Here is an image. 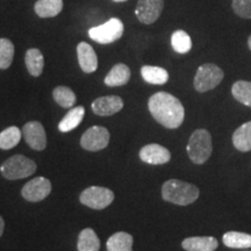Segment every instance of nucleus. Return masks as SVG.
<instances>
[{
	"mask_svg": "<svg viewBox=\"0 0 251 251\" xmlns=\"http://www.w3.org/2000/svg\"><path fill=\"white\" fill-rule=\"evenodd\" d=\"M25 62H26L28 72L31 76L39 77L42 74L43 68H45V58H43L42 52L39 49H28L26 56H25Z\"/></svg>",
	"mask_w": 251,
	"mask_h": 251,
	"instance_id": "aec40b11",
	"label": "nucleus"
},
{
	"mask_svg": "<svg viewBox=\"0 0 251 251\" xmlns=\"http://www.w3.org/2000/svg\"><path fill=\"white\" fill-rule=\"evenodd\" d=\"M247 251H248V250H247Z\"/></svg>",
	"mask_w": 251,
	"mask_h": 251,
	"instance_id": "72a5a7b5",
	"label": "nucleus"
},
{
	"mask_svg": "<svg viewBox=\"0 0 251 251\" xmlns=\"http://www.w3.org/2000/svg\"><path fill=\"white\" fill-rule=\"evenodd\" d=\"M107 251H133V236L125 231L113 234L107 241Z\"/></svg>",
	"mask_w": 251,
	"mask_h": 251,
	"instance_id": "4be33fe9",
	"label": "nucleus"
},
{
	"mask_svg": "<svg viewBox=\"0 0 251 251\" xmlns=\"http://www.w3.org/2000/svg\"><path fill=\"white\" fill-rule=\"evenodd\" d=\"M148 108L153 119L168 129L180 127L185 109L179 99L168 92H157L150 97Z\"/></svg>",
	"mask_w": 251,
	"mask_h": 251,
	"instance_id": "f257e3e1",
	"label": "nucleus"
},
{
	"mask_svg": "<svg viewBox=\"0 0 251 251\" xmlns=\"http://www.w3.org/2000/svg\"><path fill=\"white\" fill-rule=\"evenodd\" d=\"M80 202L90 208L103 209L114 200V193L109 188L101 186H91L80 194Z\"/></svg>",
	"mask_w": 251,
	"mask_h": 251,
	"instance_id": "0eeeda50",
	"label": "nucleus"
},
{
	"mask_svg": "<svg viewBox=\"0 0 251 251\" xmlns=\"http://www.w3.org/2000/svg\"><path fill=\"white\" fill-rule=\"evenodd\" d=\"M231 94L238 102L251 107V81L237 80L231 86Z\"/></svg>",
	"mask_w": 251,
	"mask_h": 251,
	"instance_id": "a878e982",
	"label": "nucleus"
},
{
	"mask_svg": "<svg viewBox=\"0 0 251 251\" xmlns=\"http://www.w3.org/2000/svg\"><path fill=\"white\" fill-rule=\"evenodd\" d=\"M141 76L147 83L152 85H164L169 80V74L165 69L159 67L144 65L141 69Z\"/></svg>",
	"mask_w": 251,
	"mask_h": 251,
	"instance_id": "a211bd4d",
	"label": "nucleus"
},
{
	"mask_svg": "<svg viewBox=\"0 0 251 251\" xmlns=\"http://www.w3.org/2000/svg\"><path fill=\"white\" fill-rule=\"evenodd\" d=\"M164 8V0H139L135 14L141 23L151 25L161 17Z\"/></svg>",
	"mask_w": 251,
	"mask_h": 251,
	"instance_id": "9d476101",
	"label": "nucleus"
},
{
	"mask_svg": "<svg viewBox=\"0 0 251 251\" xmlns=\"http://www.w3.org/2000/svg\"><path fill=\"white\" fill-rule=\"evenodd\" d=\"M109 133L105 127L93 126L83 134L80 139V146L89 151H99L105 149L109 142Z\"/></svg>",
	"mask_w": 251,
	"mask_h": 251,
	"instance_id": "6e6552de",
	"label": "nucleus"
},
{
	"mask_svg": "<svg viewBox=\"0 0 251 251\" xmlns=\"http://www.w3.org/2000/svg\"><path fill=\"white\" fill-rule=\"evenodd\" d=\"M124 107V100L118 96H106L92 102V111L100 117H109L120 112Z\"/></svg>",
	"mask_w": 251,
	"mask_h": 251,
	"instance_id": "ddd939ff",
	"label": "nucleus"
},
{
	"mask_svg": "<svg viewBox=\"0 0 251 251\" xmlns=\"http://www.w3.org/2000/svg\"><path fill=\"white\" fill-rule=\"evenodd\" d=\"M130 79V70L126 64L119 63L112 68L105 77V84L107 86H122Z\"/></svg>",
	"mask_w": 251,
	"mask_h": 251,
	"instance_id": "f3484780",
	"label": "nucleus"
},
{
	"mask_svg": "<svg viewBox=\"0 0 251 251\" xmlns=\"http://www.w3.org/2000/svg\"><path fill=\"white\" fill-rule=\"evenodd\" d=\"M233 144L238 151H251V121L241 125L234 131Z\"/></svg>",
	"mask_w": 251,
	"mask_h": 251,
	"instance_id": "dca6fc26",
	"label": "nucleus"
},
{
	"mask_svg": "<svg viewBox=\"0 0 251 251\" xmlns=\"http://www.w3.org/2000/svg\"><path fill=\"white\" fill-rule=\"evenodd\" d=\"M187 155L194 164H203L212 155V135L206 129L194 130L188 140Z\"/></svg>",
	"mask_w": 251,
	"mask_h": 251,
	"instance_id": "7ed1b4c3",
	"label": "nucleus"
},
{
	"mask_svg": "<svg viewBox=\"0 0 251 251\" xmlns=\"http://www.w3.org/2000/svg\"><path fill=\"white\" fill-rule=\"evenodd\" d=\"M84 114H85V109L81 106H77V107L70 109L58 124V129L62 133H68V131L74 130L83 121Z\"/></svg>",
	"mask_w": 251,
	"mask_h": 251,
	"instance_id": "6ab92c4d",
	"label": "nucleus"
},
{
	"mask_svg": "<svg viewBox=\"0 0 251 251\" xmlns=\"http://www.w3.org/2000/svg\"><path fill=\"white\" fill-rule=\"evenodd\" d=\"M124 30L125 26L120 19L112 18L107 23L90 28L89 35L91 39L100 45H108V43H113L120 39L124 34Z\"/></svg>",
	"mask_w": 251,
	"mask_h": 251,
	"instance_id": "423d86ee",
	"label": "nucleus"
},
{
	"mask_svg": "<svg viewBox=\"0 0 251 251\" xmlns=\"http://www.w3.org/2000/svg\"><path fill=\"white\" fill-rule=\"evenodd\" d=\"M21 136H23V131L18 127L12 126V127L6 128L0 133V149L9 150L17 147L20 142Z\"/></svg>",
	"mask_w": 251,
	"mask_h": 251,
	"instance_id": "393cba45",
	"label": "nucleus"
},
{
	"mask_svg": "<svg viewBox=\"0 0 251 251\" xmlns=\"http://www.w3.org/2000/svg\"><path fill=\"white\" fill-rule=\"evenodd\" d=\"M224 244L231 249H249L251 248V235L241 231H228L222 237Z\"/></svg>",
	"mask_w": 251,
	"mask_h": 251,
	"instance_id": "412c9836",
	"label": "nucleus"
},
{
	"mask_svg": "<svg viewBox=\"0 0 251 251\" xmlns=\"http://www.w3.org/2000/svg\"><path fill=\"white\" fill-rule=\"evenodd\" d=\"M218 246V240L212 236L188 237L181 243V247L186 251H215Z\"/></svg>",
	"mask_w": 251,
	"mask_h": 251,
	"instance_id": "2eb2a0df",
	"label": "nucleus"
},
{
	"mask_svg": "<svg viewBox=\"0 0 251 251\" xmlns=\"http://www.w3.org/2000/svg\"><path fill=\"white\" fill-rule=\"evenodd\" d=\"M141 161L152 165L165 164L171 159V153L164 147L152 143L147 144L140 150Z\"/></svg>",
	"mask_w": 251,
	"mask_h": 251,
	"instance_id": "f8f14e48",
	"label": "nucleus"
},
{
	"mask_svg": "<svg viewBox=\"0 0 251 251\" xmlns=\"http://www.w3.org/2000/svg\"><path fill=\"white\" fill-rule=\"evenodd\" d=\"M225 74L221 68L213 63H206L200 65L194 77L193 85L198 92L203 93L215 89L224 79Z\"/></svg>",
	"mask_w": 251,
	"mask_h": 251,
	"instance_id": "39448f33",
	"label": "nucleus"
},
{
	"mask_svg": "<svg viewBox=\"0 0 251 251\" xmlns=\"http://www.w3.org/2000/svg\"><path fill=\"white\" fill-rule=\"evenodd\" d=\"M51 192V183L45 177H36L23 187L21 194L27 201L37 202L46 199Z\"/></svg>",
	"mask_w": 251,
	"mask_h": 251,
	"instance_id": "1a4fd4ad",
	"label": "nucleus"
},
{
	"mask_svg": "<svg viewBox=\"0 0 251 251\" xmlns=\"http://www.w3.org/2000/svg\"><path fill=\"white\" fill-rule=\"evenodd\" d=\"M63 0H37L35 4L36 14L40 18H52L62 12Z\"/></svg>",
	"mask_w": 251,
	"mask_h": 251,
	"instance_id": "5701e85b",
	"label": "nucleus"
},
{
	"mask_svg": "<svg viewBox=\"0 0 251 251\" xmlns=\"http://www.w3.org/2000/svg\"><path fill=\"white\" fill-rule=\"evenodd\" d=\"M114 1H117V2H121V1H126V0H114Z\"/></svg>",
	"mask_w": 251,
	"mask_h": 251,
	"instance_id": "473e14b6",
	"label": "nucleus"
},
{
	"mask_svg": "<svg viewBox=\"0 0 251 251\" xmlns=\"http://www.w3.org/2000/svg\"><path fill=\"white\" fill-rule=\"evenodd\" d=\"M14 57V45L11 40L0 39V69L6 70L11 67Z\"/></svg>",
	"mask_w": 251,
	"mask_h": 251,
	"instance_id": "c85d7f7f",
	"label": "nucleus"
},
{
	"mask_svg": "<svg viewBox=\"0 0 251 251\" xmlns=\"http://www.w3.org/2000/svg\"><path fill=\"white\" fill-rule=\"evenodd\" d=\"M36 171V163L24 155L9 157L0 166L2 177L8 180L24 179L34 175Z\"/></svg>",
	"mask_w": 251,
	"mask_h": 251,
	"instance_id": "20e7f679",
	"label": "nucleus"
},
{
	"mask_svg": "<svg viewBox=\"0 0 251 251\" xmlns=\"http://www.w3.org/2000/svg\"><path fill=\"white\" fill-rule=\"evenodd\" d=\"M248 47H249V49L251 50V35L248 37Z\"/></svg>",
	"mask_w": 251,
	"mask_h": 251,
	"instance_id": "2f4dec72",
	"label": "nucleus"
},
{
	"mask_svg": "<svg viewBox=\"0 0 251 251\" xmlns=\"http://www.w3.org/2000/svg\"><path fill=\"white\" fill-rule=\"evenodd\" d=\"M234 13L243 19H251V0H231Z\"/></svg>",
	"mask_w": 251,
	"mask_h": 251,
	"instance_id": "c756f323",
	"label": "nucleus"
},
{
	"mask_svg": "<svg viewBox=\"0 0 251 251\" xmlns=\"http://www.w3.org/2000/svg\"><path fill=\"white\" fill-rule=\"evenodd\" d=\"M77 248L78 251H99L100 241L93 229L86 228L80 231Z\"/></svg>",
	"mask_w": 251,
	"mask_h": 251,
	"instance_id": "b1692460",
	"label": "nucleus"
},
{
	"mask_svg": "<svg viewBox=\"0 0 251 251\" xmlns=\"http://www.w3.org/2000/svg\"><path fill=\"white\" fill-rule=\"evenodd\" d=\"M23 135L28 146L31 149L41 150L46 149L47 147V135L43 126L37 121L27 122L23 128Z\"/></svg>",
	"mask_w": 251,
	"mask_h": 251,
	"instance_id": "9b49d317",
	"label": "nucleus"
},
{
	"mask_svg": "<svg viewBox=\"0 0 251 251\" xmlns=\"http://www.w3.org/2000/svg\"><path fill=\"white\" fill-rule=\"evenodd\" d=\"M78 62L85 74H92L98 68V57H97L96 51L89 43L80 42L77 46Z\"/></svg>",
	"mask_w": 251,
	"mask_h": 251,
	"instance_id": "4468645a",
	"label": "nucleus"
},
{
	"mask_svg": "<svg viewBox=\"0 0 251 251\" xmlns=\"http://www.w3.org/2000/svg\"><path fill=\"white\" fill-rule=\"evenodd\" d=\"M171 46L178 54H187L192 49V40L185 30H176L171 36Z\"/></svg>",
	"mask_w": 251,
	"mask_h": 251,
	"instance_id": "bb28decb",
	"label": "nucleus"
},
{
	"mask_svg": "<svg viewBox=\"0 0 251 251\" xmlns=\"http://www.w3.org/2000/svg\"><path fill=\"white\" fill-rule=\"evenodd\" d=\"M4 228H5V222H4V219L0 216V237H1L2 233H4Z\"/></svg>",
	"mask_w": 251,
	"mask_h": 251,
	"instance_id": "7c9ffc66",
	"label": "nucleus"
},
{
	"mask_svg": "<svg viewBox=\"0 0 251 251\" xmlns=\"http://www.w3.org/2000/svg\"><path fill=\"white\" fill-rule=\"evenodd\" d=\"M199 188L179 179L165 181L162 187V197L165 201L179 206L193 203L199 198Z\"/></svg>",
	"mask_w": 251,
	"mask_h": 251,
	"instance_id": "f03ea898",
	"label": "nucleus"
},
{
	"mask_svg": "<svg viewBox=\"0 0 251 251\" xmlns=\"http://www.w3.org/2000/svg\"><path fill=\"white\" fill-rule=\"evenodd\" d=\"M55 101L63 108H71L76 102V94L68 86H57L52 92Z\"/></svg>",
	"mask_w": 251,
	"mask_h": 251,
	"instance_id": "cd10ccee",
	"label": "nucleus"
}]
</instances>
